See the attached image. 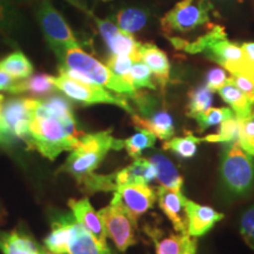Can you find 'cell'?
<instances>
[{
	"label": "cell",
	"instance_id": "6da1fadb",
	"mask_svg": "<svg viewBox=\"0 0 254 254\" xmlns=\"http://www.w3.org/2000/svg\"><path fill=\"white\" fill-rule=\"evenodd\" d=\"M84 134L78 129L75 119L57 118L41 112L37 106L25 144L30 150H36L43 157L55 160L63 152L74 150Z\"/></svg>",
	"mask_w": 254,
	"mask_h": 254
},
{
	"label": "cell",
	"instance_id": "7a4b0ae2",
	"mask_svg": "<svg viewBox=\"0 0 254 254\" xmlns=\"http://www.w3.org/2000/svg\"><path fill=\"white\" fill-rule=\"evenodd\" d=\"M59 63V73L78 80L97 84L125 98H131L133 100L138 98L139 93L131 84L117 77L107 65H104L80 47L66 51Z\"/></svg>",
	"mask_w": 254,
	"mask_h": 254
},
{
	"label": "cell",
	"instance_id": "3957f363",
	"mask_svg": "<svg viewBox=\"0 0 254 254\" xmlns=\"http://www.w3.org/2000/svg\"><path fill=\"white\" fill-rule=\"evenodd\" d=\"M122 148L124 140L114 138L112 129L84 134L79 145L66 159L62 171L74 178L79 185L94 174L111 150L119 151Z\"/></svg>",
	"mask_w": 254,
	"mask_h": 254
},
{
	"label": "cell",
	"instance_id": "277c9868",
	"mask_svg": "<svg viewBox=\"0 0 254 254\" xmlns=\"http://www.w3.org/2000/svg\"><path fill=\"white\" fill-rule=\"evenodd\" d=\"M220 183L227 198H243L252 192L254 161L239 141L225 145L221 155Z\"/></svg>",
	"mask_w": 254,
	"mask_h": 254
},
{
	"label": "cell",
	"instance_id": "5b68a950",
	"mask_svg": "<svg viewBox=\"0 0 254 254\" xmlns=\"http://www.w3.org/2000/svg\"><path fill=\"white\" fill-rule=\"evenodd\" d=\"M167 38L176 50L190 55L201 53L222 68L244 59L241 45L228 39L225 27L221 25H209V31L194 41H187L178 37Z\"/></svg>",
	"mask_w": 254,
	"mask_h": 254
},
{
	"label": "cell",
	"instance_id": "8992f818",
	"mask_svg": "<svg viewBox=\"0 0 254 254\" xmlns=\"http://www.w3.org/2000/svg\"><path fill=\"white\" fill-rule=\"evenodd\" d=\"M38 104L39 99L34 98H11L5 101L0 118V145L11 146L26 141Z\"/></svg>",
	"mask_w": 254,
	"mask_h": 254
},
{
	"label": "cell",
	"instance_id": "52a82bcc",
	"mask_svg": "<svg viewBox=\"0 0 254 254\" xmlns=\"http://www.w3.org/2000/svg\"><path fill=\"white\" fill-rule=\"evenodd\" d=\"M213 9L211 0H180L161 18V30L167 37L190 33L208 24Z\"/></svg>",
	"mask_w": 254,
	"mask_h": 254
},
{
	"label": "cell",
	"instance_id": "ba28073f",
	"mask_svg": "<svg viewBox=\"0 0 254 254\" xmlns=\"http://www.w3.org/2000/svg\"><path fill=\"white\" fill-rule=\"evenodd\" d=\"M53 84L57 90L63 92L66 97L74 100L75 103L82 105H116L120 109L125 110L131 116L134 113L132 106H129L125 97L120 94H112L107 88L99 86L97 84L78 80V79L71 78L63 73H59V77H53Z\"/></svg>",
	"mask_w": 254,
	"mask_h": 254
},
{
	"label": "cell",
	"instance_id": "9c48e42d",
	"mask_svg": "<svg viewBox=\"0 0 254 254\" xmlns=\"http://www.w3.org/2000/svg\"><path fill=\"white\" fill-rule=\"evenodd\" d=\"M37 20L44 37L60 62L69 49L80 47L67 21L50 0H43L38 8Z\"/></svg>",
	"mask_w": 254,
	"mask_h": 254
},
{
	"label": "cell",
	"instance_id": "30bf717a",
	"mask_svg": "<svg viewBox=\"0 0 254 254\" xmlns=\"http://www.w3.org/2000/svg\"><path fill=\"white\" fill-rule=\"evenodd\" d=\"M99 215L104 222L107 238L113 241L120 252L136 244V221L118 206L110 204L101 208Z\"/></svg>",
	"mask_w": 254,
	"mask_h": 254
},
{
	"label": "cell",
	"instance_id": "8fae6325",
	"mask_svg": "<svg viewBox=\"0 0 254 254\" xmlns=\"http://www.w3.org/2000/svg\"><path fill=\"white\" fill-rule=\"evenodd\" d=\"M157 192L148 184H127L120 185L114 190L111 204L120 207L136 221L154 206Z\"/></svg>",
	"mask_w": 254,
	"mask_h": 254
},
{
	"label": "cell",
	"instance_id": "7c38bea8",
	"mask_svg": "<svg viewBox=\"0 0 254 254\" xmlns=\"http://www.w3.org/2000/svg\"><path fill=\"white\" fill-rule=\"evenodd\" d=\"M82 9L93 18L101 38L104 39L105 44L109 47L112 55L131 57L134 62H140L141 59L139 50H140L141 43H138L132 33L120 30L116 24L112 23L109 19L98 18L95 14L88 12L87 8Z\"/></svg>",
	"mask_w": 254,
	"mask_h": 254
},
{
	"label": "cell",
	"instance_id": "4fadbf2b",
	"mask_svg": "<svg viewBox=\"0 0 254 254\" xmlns=\"http://www.w3.org/2000/svg\"><path fill=\"white\" fill-rule=\"evenodd\" d=\"M157 200L161 211L172 222L174 231L177 233L189 234L187 226H189V218H187L186 200L183 192L166 189L160 186L157 190Z\"/></svg>",
	"mask_w": 254,
	"mask_h": 254
},
{
	"label": "cell",
	"instance_id": "5bb4252c",
	"mask_svg": "<svg viewBox=\"0 0 254 254\" xmlns=\"http://www.w3.org/2000/svg\"><path fill=\"white\" fill-rule=\"evenodd\" d=\"M145 232L153 243L155 254H196V239L190 234H165L154 227H146Z\"/></svg>",
	"mask_w": 254,
	"mask_h": 254
},
{
	"label": "cell",
	"instance_id": "9a60e30c",
	"mask_svg": "<svg viewBox=\"0 0 254 254\" xmlns=\"http://www.w3.org/2000/svg\"><path fill=\"white\" fill-rule=\"evenodd\" d=\"M68 207L71 208L73 217L82 227H85L101 245L107 246V236L104 222L99 212L92 207L88 198L69 199Z\"/></svg>",
	"mask_w": 254,
	"mask_h": 254
},
{
	"label": "cell",
	"instance_id": "2e32d148",
	"mask_svg": "<svg viewBox=\"0 0 254 254\" xmlns=\"http://www.w3.org/2000/svg\"><path fill=\"white\" fill-rule=\"evenodd\" d=\"M186 209L187 218H189L187 231H189L190 236L193 238L205 236L217 222L224 219V214L219 213L214 208L196 204L189 199L186 200Z\"/></svg>",
	"mask_w": 254,
	"mask_h": 254
},
{
	"label": "cell",
	"instance_id": "e0dca14e",
	"mask_svg": "<svg viewBox=\"0 0 254 254\" xmlns=\"http://www.w3.org/2000/svg\"><path fill=\"white\" fill-rule=\"evenodd\" d=\"M139 53H140L141 62H144L148 66L152 74H154L155 80L158 81L161 90L164 91L170 81L171 72V65L167 55L152 43L141 44Z\"/></svg>",
	"mask_w": 254,
	"mask_h": 254
},
{
	"label": "cell",
	"instance_id": "ac0fdd59",
	"mask_svg": "<svg viewBox=\"0 0 254 254\" xmlns=\"http://www.w3.org/2000/svg\"><path fill=\"white\" fill-rule=\"evenodd\" d=\"M74 222L75 218L71 214L63 215L52 222V230L44 239L47 251L55 254H67Z\"/></svg>",
	"mask_w": 254,
	"mask_h": 254
},
{
	"label": "cell",
	"instance_id": "d6986e66",
	"mask_svg": "<svg viewBox=\"0 0 254 254\" xmlns=\"http://www.w3.org/2000/svg\"><path fill=\"white\" fill-rule=\"evenodd\" d=\"M132 122L136 128L150 131L161 140H168L174 135L173 119L166 111H158V112L152 113L151 116L147 117L133 113Z\"/></svg>",
	"mask_w": 254,
	"mask_h": 254
},
{
	"label": "cell",
	"instance_id": "ffe728a7",
	"mask_svg": "<svg viewBox=\"0 0 254 254\" xmlns=\"http://www.w3.org/2000/svg\"><path fill=\"white\" fill-rule=\"evenodd\" d=\"M157 179V170L150 159L138 158L119 172L114 173V182L117 187L127 184H150Z\"/></svg>",
	"mask_w": 254,
	"mask_h": 254
},
{
	"label": "cell",
	"instance_id": "44dd1931",
	"mask_svg": "<svg viewBox=\"0 0 254 254\" xmlns=\"http://www.w3.org/2000/svg\"><path fill=\"white\" fill-rule=\"evenodd\" d=\"M67 254H113L109 246H104L86 228L75 220L73 234L68 244Z\"/></svg>",
	"mask_w": 254,
	"mask_h": 254
},
{
	"label": "cell",
	"instance_id": "7402d4cb",
	"mask_svg": "<svg viewBox=\"0 0 254 254\" xmlns=\"http://www.w3.org/2000/svg\"><path fill=\"white\" fill-rule=\"evenodd\" d=\"M150 161L157 170V180L161 186L177 192H183L184 178L180 176L179 171L166 155L153 153L150 157Z\"/></svg>",
	"mask_w": 254,
	"mask_h": 254
},
{
	"label": "cell",
	"instance_id": "603a6c76",
	"mask_svg": "<svg viewBox=\"0 0 254 254\" xmlns=\"http://www.w3.org/2000/svg\"><path fill=\"white\" fill-rule=\"evenodd\" d=\"M57 90L53 84V75L46 73H37L23 80L17 81L9 93L28 94L32 97H46Z\"/></svg>",
	"mask_w": 254,
	"mask_h": 254
},
{
	"label": "cell",
	"instance_id": "cb8c5ba5",
	"mask_svg": "<svg viewBox=\"0 0 254 254\" xmlns=\"http://www.w3.org/2000/svg\"><path fill=\"white\" fill-rule=\"evenodd\" d=\"M0 251L4 254H44V251L32 238L13 231L0 234Z\"/></svg>",
	"mask_w": 254,
	"mask_h": 254
},
{
	"label": "cell",
	"instance_id": "d4e9b609",
	"mask_svg": "<svg viewBox=\"0 0 254 254\" xmlns=\"http://www.w3.org/2000/svg\"><path fill=\"white\" fill-rule=\"evenodd\" d=\"M218 93L221 97V99L232 107V111L236 114L238 119L243 120L251 116V113L253 111V105L251 104L249 98L244 94V92L234 85V82L231 80V78L218 91Z\"/></svg>",
	"mask_w": 254,
	"mask_h": 254
},
{
	"label": "cell",
	"instance_id": "484cf974",
	"mask_svg": "<svg viewBox=\"0 0 254 254\" xmlns=\"http://www.w3.org/2000/svg\"><path fill=\"white\" fill-rule=\"evenodd\" d=\"M0 68L7 72L15 80H23L31 77L34 69L30 59L21 51L9 53L8 56L0 60Z\"/></svg>",
	"mask_w": 254,
	"mask_h": 254
},
{
	"label": "cell",
	"instance_id": "4316f807",
	"mask_svg": "<svg viewBox=\"0 0 254 254\" xmlns=\"http://www.w3.org/2000/svg\"><path fill=\"white\" fill-rule=\"evenodd\" d=\"M148 21V13L139 7H127L120 9L116 14V25L120 30L135 33L142 30Z\"/></svg>",
	"mask_w": 254,
	"mask_h": 254
},
{
	"label": "cell",
	"instance_id": "83f0119b",
	"mask_svg": "<svg viewBox=\"0 0 254 254\" xmlns=\"http://www.w3.org/2000/svg\"><path fill=\"white\" fill-rule=\"evenodd\" d=\"M202 140L193 134V132L186 131L184 136L168 139L164 142L163 148L165 151H171L182 159H190L196 154L198 145Z\"/></svg>",
	"mask_w": 254,
	"mask_h": 254
},
{
	"label": "cell",
	"instance_id": "f1b7e54d",
	"mask_svg": "<svg viewBox=\"0 0 254 254\" xmlns=\"http://www.w3.org/2000/svg\"><path fill=\"white\" fill-rule=\"evenodd\" d=\"M38 110L64 120L75 119L71 103L63 95L55 94L51 95L45 100H40L39 105H38Z\"/></svg>",
	"mask_w": 254,
	"mask_h": 254
},
{
	"label": "cell",
	"instance_id": "f546056e",
	"mask_svg": "<svg viewBox=\"0 0 254 254\" xmlns=\"http://www.w3.org/2000/svg\"><path fill=\"white\" fill-rule=\"evenodd\" d=\"M213 103V92L206 86H199L189 93V105H187V116L194 118L196 114L204 112Z\"/></svg>",
	"mask_w": 254,
	"mask_h": 254
},
{
	"label": "cell",
	"instance_id": "4dcf8cb0",
	"mask_svg": "<svg viewBox=\"0 0 254 254\" xmlns=\"http://www.w3.org/2000/svg\"><path fill=\"white\" fill-rule=\"evenodd\" d=\"M155 140H157V136L153 133L140 128L135 134L124 140V148H126L129 157L138 159L140 158L142 151L153 147Z\"/></svg>",
	"mask_w": 254,
	"mask_h": 254
},
{
	"label": "cell",
	"instance_id": "1f68e13d",
	"mask_svg": "<svg viewBox=\"0 0 254 254\" xmlns=\"http://www.w3.org/2000/svg\"><path fill=\"white\" fill-rule=\"evenodd\" d=\"M240 135V120L236 116L224 120L220 124V129L217 134H209L201 138L202 141L208 142H221L228 144L239 140Z\"/></svg>",
	"mask_w": 254,
	"mask_h": 254
},
{
	"label": "cell",
	"instance_id": "d6a6232c",
	"mask_svg": "<svg viewBox=\"0 0 254 254\" xmlns=\"http://www.w3.org/2000/svg\"><path fill=\"white\" fill-rule=\"evenodd\" d=\"M233 111L228 107H209L204 112L196 114L193 119L196 120L200 127V131H205L208 127L219 125L224 120L234 117Z\"/></svg>",
	"mask_w": 254,
	"mask_h": 254
},
{
	"label": "cell",
	"instance_id": "836d02e7",
	"mask_svg": "<svg viewBox=\"0 0 254 254\" xmlns=\"http://www.w3.org/2000/svg\"><path fill=\"white\" fill-rule=\"evenodd\" d=\"M128 82L135 90L138 88H150L155 90V84L152 80V72L144 62L133 63L128 75Z\"/></svg>",
	"mask_w": 254,
	"mask_h": 254
},
{
	"label": "cell",
	"instance_id": "e575fe53",
	"mask_svg": "<svg viewBox=\"0 0 254 254\" xmlns=\"http://www.w3.org/2000/svg\"><path fill=\"white\" fill-rule=\"evenodd\" d=\"M239 231L246 245L254 251V204L247 207L241 214Z\"/></svg>",
	"mask_w": 254,
	"mask_h": 254
},
{
	"label": "cell",
	"instance_id": "d590c367",
	"mask_svg": "<svg viewBox=\"0 0 254 254\" xmlns=\"http://www.w3.org/2000/svg\"><path fill=\"white\" fill-rule=\"evenodd\" d=\"M239 144L247 153L254 157V111L250 117L240 120Z\"/></svg>",
	"mask_w": 254,
	"mask_h": 254
},
{
	"label": "cell",
	"instance_id": "8d00e7d4",
	"mask_svg": "<svg viewBox=\"0 0 254 254\" xmlns=\"http://www.w3.org/2000/svg\"><path fill=\"white\" fill-rule=\"evenodd\" d=\"M133 63H134V60H133L131 57L112 55L109 59H107L106 65L117 77L122 78L123 80L128 82L129 71H131Z\"/></svg>",
	"mask_w": 254,
	"mask_h": 254
},
{
	"label": "cell",
	"instance_id": "74e56055",
	"mask_svg": "<svg viewBox=\"0 0 254 254\" xmlns=\"http://www.w3.org/2000/svg\"><path fill=\"white\" fill-rule=\"evenodd\" d=\"M227 71L222 67H214L209 69L206 74V86L212 92H218L228 81Z\"/></svg>",
	"mask_w": 254,
	"mask_h": 254
},
{
	"label": "cell",
	"instance_id": "f35d334b",
	"mask_svg": "<svg viewBox=\"0 0 254 254\" xmlns=\"http://www.w3.org/2000/svg\"><path fill=\"white\" fill-rule=\"evenodd\" d=\"M17 13L7 0H0V31L8 30L14 24Z\"/></svg>",
	"mask_w": 254,
	"mask_h": 254
},
{
	"label": "cell",
	"instance_id": "ab89813d",
	"mask_svg": "<svg viewBox=\"0 0 254 254\" xmlns=\"http://www.w3.org/2000/svg\"><path fill=\"white\" fill-rule=\"evenodd\" d=\"M231 80L234 82L237 87H239L241 91L244 92V94L249 98L251 104L254 106V84L250 80L249 78L244 77L240 74H231L230 75Z\"/></svg>",
	"mask_w": 254,
	"mask_h": 254
},
{
	"label": "cell",
	"instance_id": "60d3db41",
	"mask_svg": "<svg viewBox=\"0 0 254 254\" xmlns=\"http://www.w3.org/2000/svg\"><path fill=\"white\" fill-rule=\"evenodd\" d=\"M17 81L18 80L12 78L7 72H5L4 69L0 68V91L11 92Z\"/></svg>",
	"mask_w": 254,
	"mask_h": 254
},
{
	"label": "cell",
	"instance_id": "b9f144b4",
	"mask_svg": "<svg viewBox=\"0 0 254 254\" xmlns=\"http://www.w3.org/2000/svg\"><path fill=\"white\" fill-rule=\"evenodd\" d=\"M4 103H5V97L2 94H0V118H1V113H2V107H4Z\"/></svg>",
	"mask_w": 254,
	"mask_h": 254
},
{
	"label": "cell",
	"instance_id": "7bdbcfd3",
	"mask_svg": "<svg viewBox=\"0 0 254 254\" xmlns=\"http://www.w3.org/2000/svg\"><path fill=\"white\" fill-rule=\"evenodd\" d=\"M44 254H55V253L50 252V251H44Z\"/></svg>",
	"mask_w": 254,
	"mask_h": 254
},
{
	"label": "cell",
	"instance_id": "ee69618b",
	"mask_svg": "<svg viewBox=\"0 0 254 254\" xmlns=\"http://www.w3.org/2000/svg\"><path fill=\"white\" fill-rule=\"evenodd\" d=\"M103 1H110V0H103Z\"/></svg>",
	"mask_w": 254,
	"mask_h": 254
},
{
	"label": "cell",
	"instance_id": "f6af8a7d",
	"mask_svg": "<svg viewBox=\"0 0 254 254\" xmlns=\"http://www.w3.org/2000/svg\"><path fill=\"white\" fill-rule=\"evenodd\" d=\"M238 1H240V2H241V1H243V0H238Z\"/></svg>",
	"mask_w": 254,
	"mask_h": 254
}]
</instances>
